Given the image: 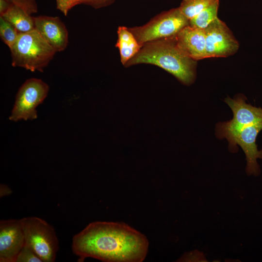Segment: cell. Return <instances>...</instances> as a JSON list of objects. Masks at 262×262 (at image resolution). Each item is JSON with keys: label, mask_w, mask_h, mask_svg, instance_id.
Returning a JSON list of instances; mask_svg holds the SVG:
<instances>
[{"label": "cell", "mask_w": 262, "mask_h": 262, "mask_svg": "<svg viewBox=\"0 0 262 262\" xmlns=\"http://www.w3.org/2000/svg\"><path fill=\"white\" fill-rule=\"evenodd\" d=\"M148 244L145 235L125 223L95 221L73 236L71 248L79 262L87 258L105 262H142Z\"/></svg>", "instance_id": "cell-1"}, {"label": "cell", "mask_w": 262, "mask_h": 262, "mask_svg": "<svg viewBox=\"0 0 262 262\" xmlns=\"http://www.w3.org/2000/svg\"><path fill=\"white\" fill-rule=\"evenodd\" d=\"M140 64L157 66L185 85L192 84L196 78V61L179 47L175 36L145 44L125 66Z\"/></svg>", "instance_id": "cell-2"}, {"label": "cell", "mask_w": 262, "mask_h": 262, "mask_svg": "<svg viewBox=\"0 0 262 262\" xmlns=\"http://www.w3.org/2000/svg\"><path fill=\"white\" fill-rule=\"evenodd\" d=\"M12 65L43 72L57 51L36 30L19 33L10 49Z\"/></svg>", "instance_id": "cell-3"}, {"label": "cell", "mask_w": 262, "mask_h": 262, "mask_svg": "<svg viewBox=\"0 0 262 262\" xmlns=\"http://www.w3.org/2000/svg\"><path fill=\"white\" fill-rule=\"evenodd\" d=\"M25 244L30 246L43 262H53L59 249V242L53 226L37 217L20 219Z\"/></svg>", "instance_id": "cell-4"}, {"label": "cell", "mask_w": 262, "mask_h": 262, "mask_svg": "<svg viewBox=\"0 0 262 262\" xmlns=\"http://www.w3.org/2000/svg\"><path fill=\"white\" fill-rule=\"evenodd\" d=\"M189 25V20L178 8L159 15L145 25L129 30L142 47L153 41L175 36Z\"/></svg>", "instance_id": "cell-5"}, {"label": "cell", "mask_w": 262, "mask_h": 262, "mask_svg": "<svg viewBox=\"0 0 262 262\" xmlns=\"http://www.w3.org/2000/svg\"><path fill=\"white\" fill-rule=\"evenodd\" d=\"M246 101L241 95L232 99L229 97L225 98V102L232 111L233 117L216 125V134L219 138H226L229 143L243 128L262 122V108L253 106Z\"/></svg>", "instance_id": "cell-6"}, {"label": "cell", "mask_w": 262, "mask_h": 262, "mask_svg": "<svg viewBox=\"0 0 262 262\" xmlns=\"http://www.w3.org/2000/svg\"><path fill=\"white\" fill-rule=\"evenodd\" d=\"M49 91V85L41 79L27 80L17 91L9 119L16 122L36 119V108L44 100Z\"/></svg>", "instance_id": "cell-7"}, {"label": "cell", "mask_w": 262, "mask_h": 262, "mask_svg": "<svg viewBox=\"0 0 262 262\" xmlns=\"http://www.w3.org/2000/svg\"><path fill=\"white\" fill-rule=\"evenodd\" d=\"M204 30L206 58L228 57L237 51L238 42L226 24L218 18Z\"/></svg>", "instance_id": "cell-8"}, {"label": "cell", "mask_w": 262, "mask_h": 262, "mask_svg": "<svg viewBox=\"0 0 262 262\" xmlns=\"http://www.w3.org/2000/svg\"><path fill=\"white\" fill-rule=\"evenodd\" d=\"M262 131V122L257 123L241 129L229 143V150L237 151V147H241L244 152L246 166V171L249 175L258 176L261 173L260 167L257 160L262 159V149L259 150L256 145V139Z\"/></svg>", "instance_id": "cell-9"}, {"label": "cell", "mask_w": 262, "mask_h": 262, "mask_svg": "<svg viewBox=\"0 0 262 262\" xmlns=\"http://www.w3.org/2000/svg\"><path fill=\"white\" fill-rule=\"evenodd\" d=\"M25 245L20 220H2L0 222V262H16Z\"/></svg>", "instance_id": "cell-10"}, {"label": "cell", "mask_w": 262, "mask_h": 262, "mask_svg": "<svg viewBox=\"0 0 262 262\" xmlns=\"http://www.w3.org/2000/svg\"><path fill=\"white\" fill-rule=\"evenodd\" d=\"M35 29L57 52L64 50L68 43V33L59 17L40 16L33 17Z\"/></svg>", "instance_id": "cell-11"}, {"label": "cell", "mask_w": 262, "mask_h": 262, "mask_svg": "<svg viewBox=\"0 0 262 262\" xmlns=\"http://www.w3.org/2000/svg\"><path fill=\"white\" fill-rule=\"evenodd\" d=\"M175 38L179 47L190 58L196 61L206 58L204 29L189 25L182 29Z\"/></svg>", "instance_id": "cell-12"}, {"label": "cell", "mask_w": 262, "mask_h": 262, "mask_svg": "<svg viewBox=\"0 0 262 262\" xmlns=\"http://www.w3.org/2000/svg\"><path fill=\"white\" fill-rule=\"evenodd\" d=\"M118 39L115 46L119 50L122 64H126L140 50L142 46L138 43L129 29L120 26L117 30Z\"/></svg>", "instance_id": "cell-13"}, {"label": "cell", "mask_w": 262, "mask_h": 262, "mask_svg": "<svg viewBox=\"0 0 262 262\" xmlns=\"http://www.w3.org/2000/svg\"><path fill=\"white\" fill-rule=\"evenodd\" d=\"M0 16L13 25L19 33L35 29L33 17L17 6L11 5Z\"/></svg>", "instance_id": "cell-14"}, {"label": "cell", "mask_w": 262, "mask_h": 262, "mask_svg": "<svg viewBox=\"0 0 262 262\" xmlns=\"http://www.w3.org/2000/svg\"><path fill=\"white\" fill-rule=\"evenodd\" d=\"M219 0L206 7L197 15L190 19L189 25L204 29L217 17Z\"/></svg>", "instance_id": "cell-15"}, {"label": "cell", "mask_w": 262, "mask_h": 262, "mask_svg": "<svg viewBox=\"0 0 262 262\" xmlns=\"http://www.w3.org/2000/svg\"><path fill=\"white\" fill-rule=\"evenodd\" d=\"M216 0H183L179 7L189 20Z\"/></svg>", "instance_id": "cell-16"}, {"label": "cell", "mask_w": 262, "mask_h": 262, "mask_svg": "<svg viewBox=\"0 0 262 262\" xmlns=\"http://www.w3.org/2000/svg\"><path fill=\"white\" fill-rule=\"evenodd\" d=\"M19 33L10 23L0 17V36L1 40L10 49L16 42Z\"/></svg>", "instance_id": "cell-17"}, {"label": "cell", "mask_w": 262, "mask_h": 262, "mask_svg": "<svg viewBox=\"0 0 262 262\" xmlns=\"http://www.w3.org/2000/svg\"><path fill=\"white\" fill-rule=\"evenodd\" d=\"M16 262H43V261L33 249L25 244L18 254Z\"/></svg>", "instance_id": "cell-18"}, {"label": "cell", "mask_w": 262, "mask_h": 262, "mask_svg": "<svg viewBox=\"0 0 262 262\" xmlns=\"http://www.w3.org/2000/svg\"><path fill=\"white\" fill-rule=\"evenodd\" d=\"M10 4L17 6L29 15L37 12V6L34 0H5Z\"/></svg>", "instance_id": "cell-19"}, {"label": "cell", "mask_w": 262, "mask_h": 262, "mask_svg": "<svg viewBox=\"0 0 262 262\" xmlns=\"http://www.w3.org/2000/svg\"><path fill=\"white\" fill-rule=\"evenodd\" d=\"M178 261L180 262H207L204 254L198 250L184 253Z\"/></svg>", "instance_id": "cell-20"}, {"label": "cell", "mask_w": 262, "mask_h": 262, "mask_svg": "<svg viewBox=\"0 0 262 262\" xmlns=\"http://www.w3.org/2000/svg\"><path fill=\"white\" fill-rule=\"evenodd\" d=\"M56 1L57 9L65 16L72 8L78 4V0H56Z\"/></svg>", "instance_id": "cell-21"}, {"label": "cell", "mask_w": 262, "mask_h": 262, "mask_svg": "<svg viewBox=\"0 0 262 262\" xmlns=\"http://www.w3.org/2000/svg\"><path fill=\"white\" fill-rule=\"evenodd\" d=\"M10 192V189L6 185L2 184L0 185V196L9 195Z\"/></svg>", "instance_id": "cell-22"}, {"label": "cell", "mask_w": 262, "mask_h": 262, "mask_svg": "<svg viewBox=\"0 0 262 262\" xmlns=\"http://www.w3.org/2000/svg\"><path fill=\"white\" fill-rule=\"evenodd\" d=\"M107 0H87L86 2H90L93 3H100L105 2Z\"/></svg>", "instance_id": "cell-23"}, {"label": "cell", "mask_w": 262, "mask_h": 262, "mask_svg": "<svg viewBox=\"0 0 262 262\" xmlns=\"http://www.w3.org/2000/svg\"><path fill=\"white\" fill-rule=\"evenodd\" d=\"M87 0H78V4H80V3H82L86 2V1Z\"/></svg>", "instance_id": "cell-24"}]
</instances>
